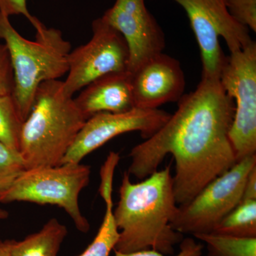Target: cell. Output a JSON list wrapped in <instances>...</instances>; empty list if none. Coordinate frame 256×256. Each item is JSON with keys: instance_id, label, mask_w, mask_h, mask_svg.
I'll use <instances>...</instances> for the list:
<instances>
[{"instance_id": "cb8c5ba5", "label": "cell", "mask_w": 256, "mask_h": 256, "mask_svg": "<svg viewBox=\"0 0 256 256\" xmlns=\"http://www.w3.org/2000/svg\"><path fill=\"white\" fill-rule=\"evenodd\" d=\"M244 200H256V165L248 175L242 194V201Z\"/></svg>"}, {"instance_id": "5bb4252c", "label": "cell", "mask_w": 256, "mask_h": 256, "mask_svg": "<svg viewBox=\"0 0 256 256\" xmlns=\"http://www.w3.org/2000/svg\"><path fill=\"white\" fill-rule=\"evenodd\" d=\"M68 234L66 226L56 218L48 220L36 233L22 240H11L12 256H58Z\"/></svg>"}, {"instance_id": "277c9868", "label": "cell", "mask_w": 256, "mask_h": 256, "mask_svg": "<svg viewBox=\"0 0 256 256\" xmlns=\"http://www.w3.org/2000/svg\"><path fill=\"white\" fill-rule=\"evenodd\" d=\"M33 26L36 35L32 41L24 38L9 16L0 12V40L8 48L14 75L12 96L24 121L31 112L40 85L68 73L72 52L70 42L64 40L60 30L47 28L40 20Z\"/></svg>"}, {"instance_id": "52a82bcc", "label": "cell", "mask_w": 256, "mask_h": 256, "mask_svg": "<svg viewBox=\"0 0 256 256\" xmlns=\"http://www.w3.org/2000/svg\"><path fill=\"white\" fill-rule=\"evenodd\" d=\"M256 165V154L248 156L214 178L191 201L178 206L172 228L182 234H210L224 217L242 201L249 172Z\"/></svg>"}, {"instance_id": "9a60e30c", "label": "cell", "mask_w": 256, "mask_h": 256, "mask_svg": "<svg viewBox=\"0 0 256 256\" xmlns=\"http://www.w3.org/2000/svg\"><path fill=\"white\" fill-rule=\"evenodd\" d=\"M100 178L99 192L105 202V215L94 240L78 256H109L118 240L119 230L114 220L112 197L114 176L106 174Z\"/></svg>"}, {"instance_id": "5b68a950", "label": "cell", "mask_w": 256, "mask_h": 256, "mask_svg": "<svg viewBox=\"0 0 256 256\" xmlns=\"http://www.w3.org/2000/svg\"><path fill=\"white\" fill-rule=\"evenodd\" d=\"M90 176V166L82 162L26 170L0 198V203L25 202L60 207L79 232L87 233L90 224L82 214L78 198Z\"/></svg>"}, {"instance_id": "d6986e66", "label": "cell", "mask_w": 256, "mask_h": 256, "mask_svg": "<svg viewBox=\"0 0 256 256\" xmlns=\"http://www.w3.org/2000/svg\"><path fill=\"white\" fill-rule=\"evenodd\" d=\"M26 170L20 152L0 142V198L12 188Z\"/></svg>"}, {"instance_id": "ba28073f", "label": "cell", "mask_w": 256, "mask_h": 256, "mask_svg": "<svg viewBox=\"0 0 256 256\" xmlns=\"http://www.w3.org/2000/svg\"><path fill=\"white\" fill-rule=\"evenodd\" d=\"M220 80L225 92L236 102L229 138L237 162L256 154L255 42L226 56Z\"/></svg>"}, {"instance_id": "7402d4cb", "label": "cell", "mask_w": 256, "mask_h": 256, "mask_svg": "<svg viewBox=\"0 0 256 256\" xmlns=\"http://www.w3.org/2000/svg\"><path fill=\"white\" fill-rule=\"evenodd\" d=\"M14 75L9 52L4 44L0 43V96L12 95Z\"/></svg>"}, {"instance_id": "9c48e42d", "label": "cell", "mask_w": 256, "mask_h": 256, "mask_svg": "<svg viewBox=\"0 0 256 256\" xmlns=\"http://www.w3.org/2000/svg\"><path fill=\"white\" fill-rule=\"evenodd\" d=\"M92 31L90 41L69 54L63 89L70 97L100 77L128 69L129 48L121 34L101 18L92 22Z\"/></svg>"}, {"instance_id": "e0dca14e", "label": "cell", "mask_w": 256, "mask_h": 256, "mask_svg": "<svg viewBox=\"0 0 256 256\" xmlns=\"http://www.w3.org/2000/svg\"><path fill=\"white\" fill-rule=\"evenodd\" d=\"M194 237L206 244L208 256H256V238H236L214 233Z\"/></svg>"}, {"instance_id": "30bf717a", "label": "cell", "mask_w": 256, "mask_h": 256, "mask_svg": "<svg viewBox=\"0 0 256 256\" xmlns=\"http://www.w3.org/2000/svg\"><path fill=\"white\" fill-rule=\"evenodd\" d=\"M171 114L159 108H137L122 114H94L86 120L62 164L80 163L92 152L124 133L138 131L148 139L166 124Z\"/></svg>"}, {"instance_id": "3957f363", "label": "cell", "mask_w": 256, "mask_h": 256, "mask_svg": "<svg viewBox=\"0 0 256 256\" xmlns=\"http://www.w3.org/2000/svg\"><path fill=\"white\" fill-rule=\"evenodd\" d=\"M86 120L74 98L64 92L63 82L42 84L20 136L26 170L62 164Z\"/></svg>"}, {"instance_id": "7a4b0ae2", "label": "cell", "mask_w": 256, "mask_h": 256, "mask_svg": "<svg viewBox=\"0 0 256 256\" xmlns=\"http://www.w3.org/2000/svg\"><path fill=\"white\" fill-rule=\"evenodd\" d=\"M119 194L114 210L119 238L114 250L131 252L152 249L172 256L175 246L184 236L170 225L178 210L170 165L138 183H132L126 172Z\"/></svg>"}, {"instance_id": "2e32d148", "label": "cell", "mask_w": 256, "mask_h": 256, "mask_svg": "<svg viewBox=\"0 0 256 256\" xmlns=\"http://www.w3.org/2000/svg\"><path fill=\"white\" fill-rule=\"evenodd\" d=\"M214 234L236 238H256V200H244L220 220Z\"/></svg>"}, {"instance_id": "ac0fdd59", "label": "cell", "mask_w": 256, "mask_h": 256, "mask_svg": "<svg viewBox=\"0 0 256 256\" xmlns=\"http://www.w3.org/2000/svg\"><path fill=\"white\" fill-rule=\"evenodd\" d=\"M23 122L12 96H0V142L20 152Z\"/></svg>"}, {"instance_id": "4fadbf2b", "label": "cell", "mask_w": 256, "mask_h": 256, "mask_svg": "<svg viewBox=\"0 0 256 256\" xmlns=\"http://www.w3.org/2000/svg\"><path fill=\"white\" fill-rule=\"evenodd\" d=\"M131 79L128 70L107 74L84 88L74 100L86 120L99 112H128L134 108Z\"/></svg>"}, {"instance_id": "d4e9b609", "label": "cell", "mask_w": 256, "mask_h": 256, "mask_svg": "<svg viewBox=\"0 0 256 256\" xmlns=\"http://www.w3.org/2000/svg\"><path fill=\"white\" fill-rule=\"evenodd\" d=\"M0 256H12L11 240H0Z\"/></svg>"}, {"instance_id": "484cf974", "label": "cell", "mask_w": 256, "mask_h": 256, "mask_svg": "<svg viewBox=\"0 0 256 256\" xmlns=\"http://www.w3.org/2000/svg\"><path fill=\"white\" fill-rule=\"evenodd\" d=\"M8 216H9V213L6 210L0 208V222L8 218Z\"/></svg>"}, {"instance_id": "44dd1931", "label": "cell", "mask_w": 256, "mask_h": 256, "mask_svg": "<svg viewBox=\"0 0 256 256\" xmlns=\"http://www.w3.org/2000/svg\"><path fill=\"white\" fill-rule=\"evenodd\" d=\"M202 244L195 242L191 238H184L180 242V250L176 255L166 256L152 249L139 250L131 252H120L114 250V256H201Z\"/></svg>"}, {"instance_id": "7c38bea8", "label": "cell", "mask_w": 256, "mask_h": 256, "mask_svg": "<svg viewBox=\"0 0 256 256\" xmlns=\"http://www.w3.org/2000/svg\"><path fill=\"white\" fill-rule=\"evenodd\" d=\"M131 74L133 102L137 108L158 109L168 102H178L184 95L186 79L181 64L163 52Z\"/></svg>"}, {"instance_id": "8fae6325", "label": "cell", "mask_w": 256, "mask_h": 256, "mask_svg": "<svg viewBox=\"0 0 256 256\" xmlns=\"http://www.w3.org/2000/svg\"><path fill=\"white\" fill-rule=\"evenodd\" d=\"M101 18L127 42L130 73L164 50V32L146 8L144 0H116Z\"/></svg>"}, {"instance_id": "ffe728a7", "label": "cell", "mask_w": 256, "mask_h": 256, "mask_svg": "<svg viewBox=\"0 0 256 256\" xmlns=\"http://www.w3.org/2000/svg\"><path fill=\"white\" fill-rule=\"evenodd\" d=\"M225 3L238 23L256 32V0H225Z\"/></svg>"}, {"instance_id": "603a6c76", "label": "cell", "mask_w": 256, "mask_h": 256, "mask_svg": "<svg viewBox=\"0 0 256 256\" xmlns=\"http://www.w3.org/2000/svg\"><path fill=\"white\" fill-rule=\"evenodd\" d=\"M26 2L28 0H0V12L9 18L12 15H23L34 25L38 18L30 14Z\"/></svg>"}, {"instance_id": "8992f818", "label": "cell", "mask_w": 256, "mask_h": 256, "mask_svg": "<svg viewBox=\"0 0 256 256\" xmlns=\"http://www.w3.org/2000/svg\"><path fill=\"white\" fill-rule=\"evenodd\" d=\"M186 12L201 53L202 78L220 79L226 56L220 38L230 53L254 42L249 30L230 15L225 0H173Z\"/></svg>"}, {"instance_id": "6da1fadb", "label": "cell", "mask_w": 256, "mask_h": 256, "mask_svg": "<svg viewBox=\"0 0 256 256\" xmlns=\"http://www.w3.org/2000/svg\"><path fill=\"white\" fill-rule=\"evenodd\" d=\"M178 102L166 124L131 150L127 172L144 180L171 154L176 170L173 190L180 206L230 170L236 159L229 138L235 102L220 79L202 78L196 88Z\"/></svg>"}]
</instances>
